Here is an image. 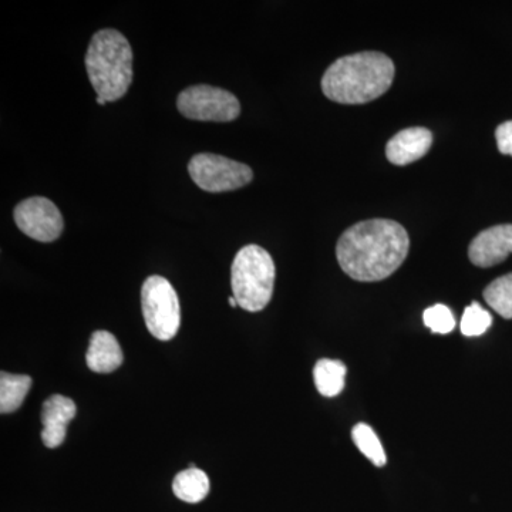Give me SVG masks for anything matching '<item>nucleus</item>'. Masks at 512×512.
I'll return each mask as SVG.
<instances>
[{
  "mask_svg": "<svg viewBox=\"0 0 512 512\" xmlns=\"http://www.w3.org/2000/svg\"><path fill=\"white\" fill-rule=\"evenodd\" d=\"M86 362L94 373H111L123 365V352L113 333L97 330L90 339Z\"/></svg>",
  "mask_w": 512,
  "mask_h": 512,
  "instance_id": "obj_12",
  "label": "nucleus"
},
{
  "mask_svg": "<svg viewBox=\"0 0 512 512\" xmlns=\"http://www.w3.org/2000/svg\"><path fill=\"white\" fill-rule=\"evenodd\" d=\"M97 103H99L100 106H104V104H106L107 101L104 99H101V97L97 96Z\"/></svg>",
  "mask_w": 512,
  "mask_h": 512,
  "instance_id": "obj_22",
  "label": "nucleus"
},
{
  "mask_svg": "<svg viewBox=\"0 0 512 512\" xmlns=\"http://www.w3.org/2000/svg\"><path fill=\"white\" fill-rule=\"evenodd\" d=\"M495 138H497L498 150L504 156L512 157V120L505 121L495 130Z\"/></svg>",
  "mask_w": 512,
  "mask_h": 512,
  "instance_id": "obj_20",
  "label": "nucleus"
},
{
  "mask_svg": "<svg viewBox=\"0 0 512 512\" xmlns=\"http://www.w3.org/2000/svg\"><path fill=\"white\" fill-rule=\"evenodd\" d=\"M483 295L488 306L501 318L512 319V274L495 279L485 288Z\"/></svg>",
  "mask_w": 512,
  "mask_h": 512,
  "instance_id": "obj_16",
  "label": "nucleus"
},
{
  "mask_svg": "<svg viewBox=\"0 0 512 512\" xmlns=\"http://www.w3.org/2000/svg\"><path fill=\"white\" fill-rule=\"evenodd\" d=\"M15 222L23 234L39 242L56 241L64 228L59 208L45 197L20 202L15 208Z\"/></svg>",
  "mask_w": 512,
  "mask_h": 512,
  "instance_id": "obj_8",
  "label": "nucleus"
},
{
  "mask_svg": "<svg viewBox=\"0 0 512 512\" xmlns=\"http://www.w3.org/2000/svg\"><path fill=\"white\" fill-rule=\"evenodd\" d=\"M30 387H32L30 376L0 373V412L2 414L16 412L25 402Z\"/></svg>",
  "mask_w": 512,
  "mask_h": 512,
  "instance_id": "obj_15",
  "label": "nucleus"
},
{
  "mask_svg": "<svg viewBox=\"0 0 512 512\" xmlns=\"http://www.w3.org/2000/svg\"><path fill=\"white\" fill-rule=\"evenodd\" d=\"M345 363L340 360L320 359L313 369L316 389L325 397H335L343 392L346 382Z\"/></svg>",
  "mask_w": 512,
  "mask_h": 512,
  "instance_id": "obj_14",
  "label": "nucleus"
},
{
  "mask_svg": "<svg viewBox=\"0 0 512 512\" xmlns=\"http://www.w3.org/2000/svg\"><path fill=\"white\" fill-rule=\"evenodd\" d=\"M424 325L427 326L433 333L439 335H447L453 332L456 328V319H454L453 312L446 305H434L426 309L423 315Z\"/></svg>",
  "mask_w": 512,
  "mask_h": 512,
  "instance_id": "obj_19",
  "label": "nucleus"
},
{
  "mask_svg": "<svg viewBox=\"0 0 512 512\" xmlns=\"http://www.w3.org/2000/svg\"><path fill=\"white\" fill-rule=\"evenodd\" d=\"M210 478L200 468H187L174 478L173 491L178 500L188 504L201 503L210 493Z\"/></svg>",
  "mask_w": 512,
  "mask_h": 512,
  "instance_id": "obj_13",
  "label": "nucleus"
},
{
  "mask_svg": "<svg viewBox=\"0 0 512 512\" xmlns=\"http://www.w3.org/2000/svg\"><path fill=\"white\" fill-rule=\"evenodd\" d=\"M141 309L148 332L158 340L175 338L181 323L180 301L163 276H150L141 288Z\"/></svg>",
  "mask_w": 512,
  "mask_h": 512,
  "instance_id": "obj_5",
  "label": "nucleus"
},
{
  "mask_svg": "<svg viewBox=\"0 0 512 512\" xmlns=\"http://www.w3.org/2000/svg\"><path fill=\"white\" fill-rule=\"evenodd\" d=\"M188 173L192 181L207 192L239 190L254 178L247 164L217 154L201 153L191 158Z\"/></svg>",
  "mask_w": 512,
  "mask_h": 512,
  "instance_id": "obj_7",
  "label": "nucleus"
},
{
  "mask_svg": "<svg viewBox=\"0 0 512 512\" xmlns=\"http://www.w3.org/2000/svg\"><path fill=\"white\" fill-rule=\"evenodd\" d=\"M409 249L410 238L403 225L377 218L346 229L336 245V258L355 281L379 282L403 265Z\"/></svg>",
  "mask_w": 512,
  "mask_h": 512,
  "instance_id": "obj_1",
  "label": "nucleus"
},
{
  "mask_svg": "<svg viewBox=\"0 0 512 512\" xmlns=\"http://www.w3.org/2000/svg\"><path fill=\"white\" fill-rule=\"evenodd\" d=\"M352 437L363 456L369 458L376 467L386 466V453L372 427L365 423L356 424L352 430Z\"/></svg>",
  "mask_w": 512,
  "mask_h": 512,
  "instance_id": "obj_17",
  "label": "nucleus"
},
{
  "mask_svg": "<svg viewBox=\"0 0 512 512\" xmlns=\"http://www.w3.org/2000/svg\"><path fill=\"white\" fill-rule=\"evenodd\" d=\"M76 412V403L62 394H53L46 400L42 409V440L47 448L62 446L67 424L74 419Z\"/></svg>",
  "mask_w": 512,
  "mask_h": 512,
  "instance_id": "obj_10",
  "label": "nucleus"
},
{
  "mask_svg": "<svg viewBox=\"0 0 512 512\" xmlns=\"http://www.w3.org/2000/svg\"><path fill=\"white\" fill-rule=\"evenodd\" d=\"M393 60L379 52L340 57L322 77V92L339 104H366L379 99L392 87Z\"/></svg>",
  "mask_w": 512,
  "mask_h": 512,
  "instance_id": "obj_2",
  "label": "nucleus"
},
{
  "mask_svg": "<svg viewBox=\"0 0 512 512\" xmlns=\"http://www.w3.org/2000/svg\"><path fill=\"white\" fill-rule=\"evenodd\" d=\"M491 323H493V318L490 313L481 308L480 303L473 302L464 311L460 326L461 333L467 338H477L490 329Z\"/></svg>",
  "mask_w": 512,
  "mask_h": 512,
  "instance_id": "obj_18",
  "label": "nucleus"
},
{
  "mask_svg": "<svg viewBox=\"0 0 512 512\" xmlns=\"http://www.w3.org/2000/svg\"><path fill=\"white\" fill-rule=\"evenodd\" d=\"M229 306H231V308H237L238 302L237 299L234 298V296H231V298H229Z\"/></svg>",
  "mask_w": 512,
  "mask_h": 512,
  "instance_id": "obj_21",
  "label": "nucleus"
},
{
  "mask_svg": "<svg viewBox=\"0 0 512 512\" xmlns=\"http://www.w3.org/2000/svg\"><path fill=\"white\" fill-rule=\"evenodd\" d=\"M512 254V225H495L471 241L468 258L478 268H491Z\"/></svg>",
  "mask_w": 512,
  "mask_h": 512,
  "instance_id": "obj_9",
  "label": "nucleus"
},
{
  "mask_svg": "<svg viewBox=\"0 0 512 512\" xmlns=\"http://www.w3.org/2000/svg\"><path fill=\"white\" fill-rule=\"evenodd\" d=\"M275 262L264 248L247 245L232 262L231 286L239 308L259 312L271 302L275 285Z\"/></svg>",
  "mask_w": 512,
  "mask_h": 512,
  "instance_id": "obj_4",
  "label": "nucleus"
},
{
  "mask_svg": "<svg viewBox=\"0 0 512 512\" xmlns=\"http://www.w3.org/2000/svg\"><path fill=\"white\" fill-rule=\"evenodd\" d=\"M177 109L187 119L228 123L238 119L241 104L227 90L198 84L178 94Z\"/></svg>",
  "mask_w": 512,
  "mask_h": 512,
  "instance_id": "obj_6",
  "label": "nucleus"
},
{
  "mask_svg": "<svg viewBox=\"0 0 512 512\" xmlns=\"http://www.w3.org/2000/svg\"><path fill=\"white\" fill-rule=\"evenodd\" d=\"M86 69L97 96L107 103L120 100L133 82V50L126 37L114 29L94 33Z\"/></svg>",
  "mask_w": 512,
  "mask_h": 512,
  "instance_id": "obj_3",
  "label": "nucleus"
},
{
  "mask_svg": "<svg viewBox=\"0 0 512 512\" xmlns=\"http://www.w3.org/2000/svg\"><path fill=\"white\" fill-rule=\"evenodd\" d=\"M433 134L424 127L406 128L390 138L386 157L394 165H409L429 153Z\"/></svg>",
  "mask_w": 512,
  "mask_h": 512,
  "instance_id": "obj_11",
  "label": "nucleus"
}]
</instances>
